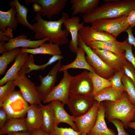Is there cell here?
Segmentation results:
<instances>
[{"mask_svg":"<svg viewBox=\"0 0 135 135\" xmlns=\"http://www.w3.org/2000/svg\"><path fill=\"white\" fill-rule=\"evenodd\" d=\"M62 18L58 20L48 21L37 13L34 18L36 22L31 24L29 29L35 33L34 38L39 40L48 38L49 43L60 46L67 44L69 33L66 28L63 30L62 25L69 16L65 12H62Z\"/></svg>","mask_w":135,"mask_h":135,"instance_id":"6da1fadb","label":"cell"},{"mask_svg":"<svg viewBox=\"0 0 135 135\" xmlns=\"http://www.w3.org/2000/svg\"><path fill=\"white\" fill-rule=\"evenodd\" d=\"M90 12L84 14L83 22L91 24L100 19L113 18L128 16L135 9V0H106Z\"/></svg>","mask_w":135,"mask_h":135,"instance_id":"7a4b0ae2","label":"cell"},{"mask_svg":"<svg viewBox=\"0 0 135 135\" xmlns=\"http://www.w3.org/2000/svg\"><path fill=\"white\" fill-rule=\"evenodd\" d=\"M104 104L105 118L109 122L113 119L118 120L123 122L124 128L126 129L129 127V123L135 120V105L130 102L126 92L120 100L106 101Z\"/></svg>","mask_w":135,"mask_h":135,"instance_id":"3957f363","label":"cell"},{"mask_svg":"<svg viewBox=\"0 0 135 135\" xmlns=\"http://www.w3.org/2000/svg\"><path fill=\"white\" fill-rule=\"evenodd\" d=\"M25 74L23 66L14 80V83L19 88L24 98L28 103L30 105H39L42 101L41 97L36 90L34 83L28 78Z\"/></svg>","mask_w":135,"mask_h":135,"instance_id":"277c9868","label":"cell"},{"mask_svg":"<svg viewBox=\"0 0 135 135\" xmlns=\"http://www.w3.org/2000/svg\"><path fill=\"white\" fill-rule=\"evenodd\" d=\"M128 16L99 20L92 22L91 26L96 30L106 32L116 38L129 26L127 20Z\"/></svg>","mask_w":135,"mask_h":135,"instance_id":"5b68a950","label":"cell"},{"mask_svg":"<svg viewBox=\"0 0 135 135\" xmlns=\"http://www.w3.org/2000/svg\"><path fill=\"white\" fill-rule=\"evenodd\" d=\"M78 46L82 47L84 50L86 54V60L96 70V74L107 79L114 75L115 73L114 70L106 65L90 47L79 40Z\"/></svg>","mask_w":135,"mask_h":135,"instance_id":"8992f818","label":"cell"},{"mask_svg":"<svg viewBox=\"0 0 135 135\" xmlns=\"http://www.w3.org/2000/svg\"><path fill=\"white\" fill-rule=\"evenodd\" d=\"M92 81L88 70L73 76L69 88L70 94L93 97Z\"/></svg>","mask_w":135,"mask_h":135,"instance_id":"52a82bcc","label":"cell"},{"mask_svg":"<svg viewBox=\"0 0 135 135\" xmlns=\"http://www.w3.org/2000/svg\"><path fill=\"white\" fill-rule=\"evenodd\" d=\"M63 77L59 84L55 86L49 94L43 100L44 103L50 102L54 100H58L64 104H67L69 93V88L72 76L68 70L63 71Z\"/></svg>","mask_w":135,"mask_h":135,"instance_id":"ba28073f","label":"cell"},{"mask_svg":"<svg viewBox=\"0 0 135 135\" xmlns=\"http://www.w3.org/2000/svg\"><path fill=\"white\" fill-rule=\"evenodd\" d=\"M94 101L93 97L70 94L67 105L72 116L77 117L88 112Z\"/></svg>","mask_w":135,"mask_h":135,"instance_id":"9c48e42d","label":"cell"},{"mask_svg":"<svg viewBox=\"0 0 135 135\" xmlns=\"http://www.w3.org/2000/svg\"><path fill=\"white\" fill-rule=\"evenodd\" d=\"M100 102L94 100L90 110L84 115L75 117L74 122L80 135H85L93 128L96 123Z\"/></svg>","mask_w":135,"mask_h":135,"instance_id":"30bf717a","label":"cell"},{"mask_svg":"<svg viewBox=\"0 0 135 135\" xmlns=\"http://www.w3.org/2000/svg\"><path fill=\"white\" fill-rule=\"evenodd\" d=\"M61 60H58L46 76H39L40 83L39 86L36 87V88L40 96L42 101L55 86L57 74L62 66Z\"/></svg>","mask_w":135,"mask_h":135,"instance_id":"8fae6325","label":"cell"},{"mask_svg":"<svg viewBox=\"0 0 135 135\" xmlns=\"http://www.w3.org/2000/svg\"><path fill=\"white\" fill-rule=\"evenodd\" d=\"M68 0H25L26 4L36 3L42 7L38 13L41 16L50 19L54 15L59 14L65 7Z\"/></svg>","mask_w":135,"mask_h":135,"instance_id":"7c38bea8","label":"cell"},{"mask_svg":"<svg viewBox=\"0 0 135 135\" xmlns=\"http://www.w3.org/2000/svg\"><path fill=\"white\" fill-rule=\"evenodd\" d=\"M78 40L82 41L85 44L94 41H116V38L106 32L98 31L91 26H84L79 31Z\"/></svg>","mask_w":135,"mask_h":135,"instance_id":"4fadbf2b","label":"cell"},{"mask_svg":"<svg viewBox=\"0 0 135 135\" xmlns=\"http://www.w3.org/2000/svg\"><path fill=\"white\" fill-rule=\"evenodd\" d=\"M80 19L77 16H73L66 19L63 24L70 34L71 40L69 42V48L70 51L76 53L78 47V32L84 26V23L80 22Z\"/></svg>","mask_w":135,"mask_h":135,"instance_id":"5bb4252c","label":"cell"},{"mask_svg":"<svg viewBox=\"0 0 135 135\" xmlns=\"http://www.w3.org/2000/svg\"><path fill=\"white\" fill-rule=\"evenodd\" d=\"M27 38L28 36L24 34H22L14 38H10L7 43L4 44V47L8 51L19 47L35 48H38L49 40L48 38H46L43 39L32 40Z\"/></svg>","mask_w":135,"mask_h":135,"instance_id":"9a60e30c","label":"cell"},{"mask_svg":"<svg viewBox=\"0 0 135 135\" xmlns=\"http://www.w3.org/2000/svg\"><path fill=\"white\" fill-rule=\"evenodd\" d=\"M50 102L55 116L54 126H58L60 123H64L70 126L75 130L78 131L74 122L75 117L70 116L67 113L64 108V104L58 100H52Z\"/></svg>","mask_w":135,"mask_h":135,"instance_id":"2e32d148","label":"cell"},{"mask_svg":"<svg viewBox=\"0 0 135 135\" xmlns=\"http://www.w3.org/2000/svg\"><path fill=\"white\" fill-rule=\"evenodd\" d=\"M27 116L25 118L28 131L40 129L42 125L43 118L40 106L36 104H30L28 108Z\"/></svg>","mask_w":135,"mask_h":135,"instance_id":"e0dca14e","label":"cell"},{"mask_svg":"<svg viewBox=\"0 0 135 135\" xmlns=\"http://www.w3.org/2000/svg\"><path fill=\"white\" fill-rule=\"evenodd\" d=\"M125 40L123 42L107 41H94L88 43L87 46L92 49L103 50L110 52L122 57H125L124 49Z\"/></svg>","mask_w":135,"mask_h":135,"instance_id":"ac0fdd59","label":"cell"},{"mask_svg":"<svg viewBox=\"0 0 135 135\" xmlns=\"http://www.w3.org/2000/svg\"><path fill=\"white\" fill-rule=\"evenodd\" d=\"M92 49L102 60L113 70L115 72L123 68L124 64L127 60L126 57L118 56L110 52L100 49Z\"/></svg>","mask_w":135,"mask_h":135,"instance_id":"d6986e66","label":"cell"},{"mask_svg":"<svg viewBox=\"0 0 135 135\" xmlns=\"http://www.w3.org/2000/svg\"><path fill=\"white\" fill-rule=\"evenodd\" d=\"M105 107L104 103H100L95 124L87 135H118L113 130L108 128L105 118Z\"/></svg>","mask_w":135,"mask_h":135,"instance_id":"ffe728a7","label":"cell"},{"mask_svg":"<svg viewBox=\"0 0 135 135\" xmlns=\"http://www.w3.org/2000/svg\"><path fill=\"white\" fill-rule=\"evenodd\" d=\"M28 53L21 52L15 59V62L5 75L0 80V86H2L8 81L14 80L29 57Z\"/></svg>","mask_w":135,"mask_h":135,"instance_id":"44dd1931","label":"cell"},{"mask_svg":"<svg viewBox=\"0 0 135 135\" xmlns=\"http://www.w3.org/2000/svg\"><path fill=\"white\" fill-rule=\"evenodd\" d=\"M85 52L83 48L78 46L77 51L76 57L71 63L61 66L59 72H63L70 68L84 69L92 72L96 73V71L88 63L85 58Z\"/></svg>","mask_w":135,"mask_h":135,"instance_id":"7402d4cb","label":"cell"},{"mask_svg":"<svg viewBox=\"0 0 135 135\" xmlns=\"http://www.w3.org/2000/svg\"><path fill=\"white\" fill-rule=\"evenodd\" d=\"M100 2V0H71L72 15L89 13L98 6Z\"/></svg>","mask_w":135,"mask_h":135,"instance_id":"603a6c76","label":"cell"},{"mask_svg":"<svg viewBox=\"0 0 135 135\" xmlns=\"http://www.w3.org/2000/svg\"><path fill=\"white\" fill-rule=\"evenodd\" d=\"M38 105L41 108L43 118V124L40 129L50 134L54 131V125L55 122V116L51 103L46 105L41 103Z\"/></svg>","mask_w":135,"mask_h":135,"instance_id":"cb8c5ba5","label":"cell"},{"mask_svg":"<svg viewBox=\"0 0 135 135\" xmlns=\"http://www.w3.org/2000/svg\"><path fill=\"white\" fill-rule=\"evenodd\" d=\"M16 10L14 6L11 7L8 11L0 10V30L4 32L6 28L12 30L17 29L18 23L15 16Z\"/></svg>","mask_w":135,"mask_h":135,"instance_id":"d4e9b609","label":"cell"},{"mask_svg":"<svg viewBox=\"0 0 135 135\" xmlns=\"http://www.w3.org/2000/svg\"><path fill=\"white\" fill-rule=\"evenodd\" d=\"M18 131H28L25 118H14L8 119L4 126L0 129V135H3Z\"/></svg>","mask_w":135,"mask_h":135,"instance_id":"484cf974","label":"cell"},{"mask_svg":"<svg viewBox=\"0 0 135 135\" xmlns=\"http://www.w3.org/2000/svg\"><path fill=\"white\" fill-rule=\"evenodd\" d=\"M21 52H26L33 54H48L52 56L61 55L62 54L60 45L51 43H45L35 48H22Z\"/></svg>","mask_w":135,"mask_h":135,"instance_id":"4316f807","label":"cell"},{"mask_svg":"<svg viewBox=\"0 0 135 135\" xmlns=\"http://www.w3.org/2000/svg\"><path fill=\"white\" fill-rule=\"evenodd\" d=\"M125 92L118 90L112 86L106 88L94 95V100L100 102L104 100L115 102L120 99Z\"/></svg>","mask_w":135,"mask_h":135,"instance_id":"83f0119b","label":"cell"},{"mask_svg":"<svg viewBox=\"0 0 135 135\" xmlns=\"http://www.w3.org/2000/svg\"><path fill=\"white\" fill-rule=\"evenodd\" d=\"M64 57L62 55L52 56L46 63L42 65H38L35 64L33 56H29L28 59L23 66L26 74H29L33 70H43L45 68L56 61L62 60Z\"/></svg>","mask_w":135,"mask_h":135,"instance_id":"f1b7e54d","label":"cell"},{"mask_svg":"<svg viewBox=\"0 0 135 135\" xmlns=\"http://www.w3.org/2000/svg\"><path fill=\"white\" fill-rule=\"evenodd\" d=\"M9 4L11 7H14L16 10V18L18 23L23 26L30 28L31 24L29 23L27 20L28 8L24 5L20 4L18 0H13L10 2Z\"/></svg>","mask_w":135,"mask_h":135,"instance_id":"f546056e","label":"cell"},{"mask_svg":"<svg viewBox=\"0 0 135 135\" xmlns=\"http://www.w3.org/2000/svg\"><path fill=\"white\" fill-rule=\"evenodd\" d=\"M89 74L92 83L94 96L104 88L112 86L110 82L108 79L99 76L96 73L89 72Z\"/></svg>","mask_w":135,"mask_h":135,"instance_id":"4dcf8cb0","label":"cell"},{"mask_svg":"<svg viewBox=\"0 0 135 135\" xmlns=\"http://www.w3.org/2000/svg\"><path fill=\"white\" fill-rule=\"evenodd\" d=\"M21 52V49L17 48L2 54L0 56V75L4 73L8 65Z\"/></svg>","mask_w":135,"mask_h":135,"instance_id":"1f68e13d","label":"cell"},{"mask_svg":"<svg viewBox=\"0 0 135 135\" xmlns=\"http://www.w3.org/2000/svg\"><path fill=\"white\" fill-rule=\"evenodd\" d=\"M14 80L8 81L4 85L0 86V107L16 91Z\"/></svg>","mask_w":135,"mask_h":135,"instance_id":"d6a6232c","label":"cell"},{"mask_svg":"<svg viewBox=\"0 0 135 135\" xmlns=\"http://www.w3.org/2000/svg\"><path fill=\"white\" fill-rule=\"evenodd\" d=\"M122 81L130 102L135 105V86L132 80L125 74Z\"/></svg>","mask_w":135,"mask_h":135,"instance_id":"836d02e7","label":"cell"},{"mask_svg":"<svg viewBox=\"0 0 135 135\" xmlns=\"http://www.w3.org/2000/svg\"><path fill=\"white\" fill-rule=\"evenodd\" d=\"M124 74L123 68L115 72L112 77L108 79L114 88L125 92L124 86L122 81V78Z\"/></svg>","mask_w":135,"mask_h":135,"instance_id":"e575fe53","label":"cell"},{"mask_svg":"<svg viewBox=\"0 0 135 135\" xmlns=\"http://www.w3.org/2000/svg\"><path fill=\"white\" fill-rule=\"evenodd\" d=\"M54 131L49 135H80L79 132L70 128L59 127L54 125Z\"/></svg>","mask_w":135,"mask_h":135,"instance_id":"d590c367","label":"cell"},{"mask_svg":"<svg viewBox=\"0 0 135 135\" xmlns=\"http://www.w3.org/2000/svg\"><path fill=\"white\" fill-rule=\"evenodd\" d=\"M124 74L132 81L135 86V69L132 64L127 60L123 67Z\"/></svg>","mask_w":135,"mask_h":135,"instance_id":"8d00e7d4","label":"cell"},{"mask_svg":"<svg viewBox=\"0 0 135 135\" xmlns=\"http://www.w3.org/2000/svg\"><path fill=\"white\" fill-rule=\"evenodd\" d=\"M125 40V56L127 60L132 64L135 69V57L132 52V45L128 43L127 38Z\"/></svg>","mask_w":135,"mask_h":135,"instance_id":"74e56055","label":"cell"},{"mask_svg":"<svg viewBox=\"0 0 135 135\" xmlns=\"http://www.w3.org/2000/svg\"><path fill=\"white\" fill-rule=\"evenodd\" d=\"M109 122L112 123L116 127L118 132V135H129L125 130L123 122L120 120L114 119Z\"/></svg>","mask_w":135,"mask_h":135,"instance_id":"f35d334b","label":"cell"},{"mask_svg":"<svg viewBox=\"0 0 135 135\" xmlns=\"http://www.w3.org/2000/svg\"><path fill=\"white\" fill-rule=\"evenodd\" d=\"M128 35V42L130 44L134 46L135 52L134 54L135 57V37H134L132 33V28L129 26L125 31Z\"/></svg>","mask_w":135,"mask_h":135,"instance_id":"ab89813d","label":"cell"},{"mask_svg":"<svg viewBox=\"0 0 135 135\" xmlns=\"http://www.w3.org/2000/svg\"><path fill=\"white\" fill-rule=\"evenodd\" d=\"M0 128H2L7 122L8 120L7 114L2 107H0Z\"/></svg>","mask_w":135,"mask_h":135,"instance_id":"60d3db41","label":"cell"},{"mask_svg":"<svg viewBox=\"0 0 135 135\" xmlns=\"http://www.w3.org/2000/svg\"><path fill=\"white\" fill-rule=\"evenodd\" d=\"M127 19L129 26L132 28L135 27V9L130 12Z\"/></svg>","mask_w":135,"mask_h":135,"instance_id":"b9f144b4","label":"cell"},{"mask_svg":"<svg viewBox=\"0 0 135 135\" xmlns=\"http://www.w3.org/2000/svg\"><path fill=\"white\" fill-rule=\"evenodd\" d=\"M30 135H49L41 129L34 130L31 132Z\"/></svg>","mask_w":135,"mask_h":135,"instance_id":"7bdbcfd3","label":"cell"},{"mask_svg":"<svg viewBox=\"0 0 135 135\" xmlns=\"http://www.w3.org/2000/svg\"><path fill=\"white\" fill-rule=\"evenodd\" d=\"M10 38L4 33V32L0 30V41L4 42L9 41Z\"/></svg>","mask_w":135,"mask_h":135,"instance_id":"ee69618b","label":"cell"},{"mask_svg":"<svg viewBox=\"0 0 135 135\" xmlns=\"http://www.w3.org/2000/svg\"><path fill=\"white\" fill-rule=\"evenodd\" d=\"M31 132L29 131H18L12 132L8 134L7 135H30Z\"/></svg>","mask_w":135,"mask_h":135,"instance_id":"f6af8a7d","label":"cell"},{"mask_svg":"<svg viewBox=\"0 0 135 135\" xmlns=\"http://www.w3.org/2000/svg\"><path fill=\"white\" fill-rule=\"evenodd\" d=\"M32 7L34 11L37 13L38 12L41 10L42 7L40 5L36 3H33Z\"/></svg>","mask_w":135,"mask_h":135,"instance_id":"bcb514c9","label":"cell"},{"mask_svg":"<svg viewBox=\"0 0 135 135\" xmlns=\"http://www.w3.org/2000/svg\"><path fill=\"white\" fill-rule=\"evenodd\" d=\"M4 42L0 41V53L2 54L8 51L4 47Z\"/></svg>","mask_w":135,"mask_h":135,"instance_id":"7dc6e473","label":"cell"},{"mask_svg":"<svg viewBox=\"0 0 135 135\" xmlns=\"http://www.w3.org/2000/svg\"><path fill=\"white\" fill-rule=\"evenodd\" d=\"M128 127L134 130V133L135 134V122H130L128 124Z\"/></svg>","mask_w":135,"mask_h":135,"instance_id":"c3c4849f","label":"cell"},{"mask_svg":"<svg viewBox=\"0 0 135 135\" xmlns=\"http://www.w3.org/2000/svg\"><path fill=\"white\" fill-rule=\"evenodd\" d=\"M85 135H87V134H85Z\"/></svg>","mask_w":135,"mask_h":135,"instance_id":"681fc988","label":"cell"},{"mask_svg":"<svg viewBox=\"0 0 135 135\" xmlns=\"http://www.w3.org/2000/svg\"></svg>","mask_w":135,"mask_h":135,"instance_id":"f907efd6","label":"cell"}]
</instances>
